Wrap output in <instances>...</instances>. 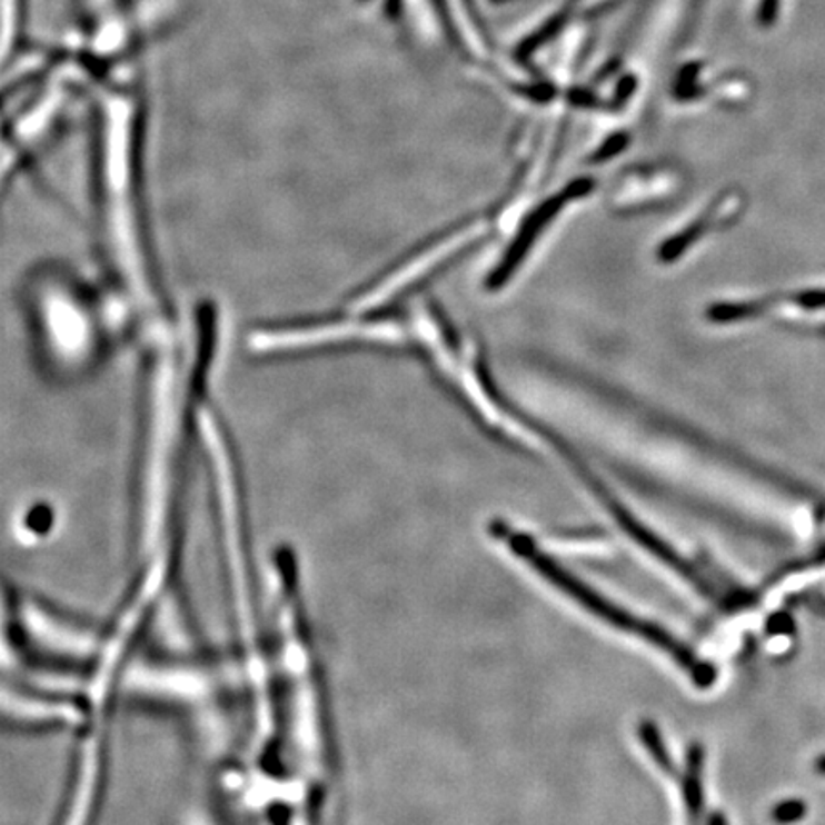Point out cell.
Returning <instances> with one entry per match:
<instances>
[{"label":"cell","instance_id":"6da1fadb","mask_svg":"<svg viewBox=\"0 0 825 825\" xmlns=\"http://www.w3.org/2000/svg\"><path fill=\"white\" fill-rule=\"evenodd\" d=\"M77 306L73 298L63 292L42 295V319L48 327V337L58 350L68 356H79L89 342V324Z\"/></svg>","mask_w":825,"mask_h":825},{"label":"cell","instance_id":"7a4b0ae2","mask_svg":"<svg viewBox=\"0 0 825 825\" xmlns=\"http://www.w3.org/2000/svg\"><path fill=\"white\" fill-rule=\"evenodd\" d=\"M26 26H28V0H4V54L8 66L26 50Z\"/></svg>","mask_w":825,"mask_h":825}]
</instances>
